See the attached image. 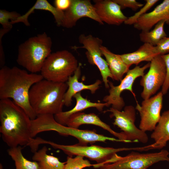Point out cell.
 <instances>
[{"instance_id": "cell-28", "label": "cell", "mask_w": 169, "mask_h": 169, "mask_svg": "<svg viewBox=\"0 0 169 169\" xmlns=\"http://www.w3.org/2000/svg\"><path fill=\"white\" fill-rule=\"evenodd\" d=\"M21 15L15 11L9 12L4 9L0 10V23L4 29L10 30L13 24L9 21H14Z\"/></svg>"}, {"instance_id": "cell-25", "label": "cell", "mask_w": 169, "mask_h": 169, "mask_svg": "<svg viewBox=\"0 0 169 169\" xmlns=\"http://www.w3.org/2000/svg\"><path fill=\"white\" fill-rule=\"evenodd\" d=\"M165 23L164 21H161L156 23L151 30L141 31L139 34L140 41L144 43L156 46L161 39L167 36L164 28Z\"/></svg>"}, {"instance_id": "cell-10", "label": "cell", "mask_w": 169, "mask_h": 169, "mask_svg": "<svg viewBox=\"0 0 169 169\" xmlns=\"http://www.w3.org/2000/svg\"><path fill=\"white\" fill-rule=\"evenodd\" d=\"M78 39L83 46H72V49H76L84 48L87 50L85 54L88 62L97 66L100 73L105 87L109 88L110 86L108 78H110L113 79V76L107 62L102 57L100 48L103 43L102 40L91 34L86 35L84 34L79 36Z\"/></svg>"}, {"instance_id": "cell-2", "label": "cell", "mask_w": 169, "mask_h": 169, "mask_svg": "<svg viewBox=\"0 0 169 169\" xmlns=\"http://www.w3.org/2000/svg\"><path fill=\"white\" fill-rule=\"evenodd\" d=\"M43 79L41 74H29L16 66H3L0 70V99H12L34 120L37 115L29 102V92L34 84Z\"/></svg>"}, {"instance_id": "cell-20", "label": "cell", "mask_w": 169, "mask_h": 169, "mask_svg": "<svg viewBox=\"0 0 169 169\" xmlns=\"http://www.w3.org/2000/svg\"><path fill=\"white\" fill-rule=\"evenodd\" d=\"M120 55L124 62L130 67L132 65H137L144 61L150 62L156 56L159 55L155 46L144 43L134 52Z\"/></svg>"}, {"instance_id": "cell-15", "label": "cell", "mask_w": 169, "mask_h": 169, "mask_svg": "<svg viewBox=\"0 0 169 169\" xmlns=\"http://www.w3.org/2000/svg\"><path fill=\"white\" fill-rule=\"evenodd\" d=\"M94 6L96 13L102 22L109 25H120L127 18L120 6L113 0H95Z\"/></svg>"}, {"instance_id": "cell-24", "label": "cell", "mask_w": 169, "mask_h": 169, "mask_svg": "<svg viewBox=\"0 0 169 169\" xmlns=\"http://www.w3.org/2000/svg\"><path fill=\"white\" fill-rule=\"evenodd\" d=\"M48 150L44 146L34 153L32 158L38 163V169H64L66 162H61L57 157L48 154Z\"/></svg>"}, {"instance_id": "cell-21", "label": "cell", "mask_w": 169, "mask_h": 169, "mask_svg": "<svg viewBox=\"0 0 169 169\" xmlns=\"http://www.w3.org/2000/svg\"><path fill=\"white\" fill-rule=\"evenodd\" d=\"M35 10L49 12L53 15L57 25L59 26H61L64 18V12L59 10L51 4L47 0H37L34 5L25 13L21 15L15 21H11V23L13 24L21 22L26 26H29L28 17L31 13H33Z\"/></svg>"}, {"instance_id": "cell-4", "label": "cell", "mask_w": 169, "mask_h": 169, "mask_svg": "<svg viewBox=\"0 0 169 169\" xmlns=\"http://www.w3.org/2000/svg\"><path fill=\"white\" fill-rule=\"evenodd\" d=\"M49 131H56L61 135L73 136L78 140L79 144L83 145L92 144L96 142H105L107 141L121 142L117 138L98 134L94 130H80L61 125L56 121L53 115H40L37 116L35 119L31 120L32 138H34L40 132Z\"/></svg>"}, {"instance_id": "cell-33", "label": "cell", "mask_w": 169, "mask_h": 169, "mask_svg": "<svg viewBox=\"0 0 169 169\" xmlns=\"http://www.w3.org/2000/svg\"><path fill=\"white\" fill-rule=\"evenodd\" d=\"M71 0H55L54 1L55 7L59 10H67L70 7Z\"/></svg>"}, {"instance_id": "cell-12", "label": "cell", "mask_w": 169, "mask_h": 169, "mask_svg": "<svg viewBox=\"0 0 169 169\" xmlns=\"http://www.w3.org/2000/svg\"><path fill=\"white\" fill-rule=\"evenodd\" d=\"M148 72L142 77L140 84L143 87L142 98L146 100L156 94L163 85L166 76V69L161 55H157L150 62Z\"/></svg>"}, {"instance_id": "cell-11", "label": "cell", "mask_w": 169, "mask_h": 169, "mask_svg": "<svg viewBox=\"0 0 169 169\" xmlns=\"http://www.w3.org/2000/svg\"><path fill=\"white\" fill-rule=\"evenodd\" d=\"M150 66V62H148L142 67L136 66L129 69L118 85L115 86L111 82H109V95L105 96L103 99V101L107 103L108 107L111 105L112 107L121 111L125 105L124 100L120 95L124 90L130 91L135 97L132 88L133 83L137 78L144 76L145 70L149 68Z\"/></svg>"}, {"instance_id": "cell-27", "label": "cell", "mask_w": 169, "mask_h": 169, "mask_svg": "<svg viewBox=\"0 0 169 169\" xmlns=\"http://www.w3.org/2000/svg\"><path fill=\"white\" fill-rule=\"evenodd\" d=\"M94 165L91 164L88 160L84 159V157L80 156H76L74 158L68 156L64 169H83L93 166Z\"/></svg>"}, {"instance_id": "cell-23", "label": "cell", "mask_w": 169, "mask_h": 169, "mask_svg": "<svg viewBox=\"0 0 169 169\" xmlns=\"http://www.w3.org/2000/svg\"><path fill=\"white\" fill-rule=\"evenodd\" d=\"M155 149L165 147L169 141V110L164 111L151 136Z\"/></svg>"}, {"instance_id": "cell-5", "label": "cell", "mask_w": 169, "mask_h": 169, "mask_svg": "<svg viewBox=\"0 0 169 169\" xmlns=\"http://www.w3.org/2000/svg\"><path fill=\"white\" fill-rule=\"evenodd\" d=\"M52 44L45 33L29 38L18 46L17 62L31 73L40 72L51 54Z\"/></svg>"}, {"instance_id": "cell-17", "label": "cell", "mask_w": 169, "mask_h": 169, "mask_svg": "<svg viewBox=\"0 0 169 169\" xmlns=\"http://www.w3.org/2000/svg\"><path fill=\"white\" fill-rule=\"evenodd\" d=\"M169 25V0H164L151 11L141 16L133 25L141 31H148L161 21Z\"/></svg>"}, {"instance_id": "cell-8", "label": "cell", "mask_w": 169, "mask_h": 169, "mask_svg": "<svg viewBox=\"0 0 169 169\" xmlns=\"http://www.w3.org/2000/svg\"><path fill=\"white\" fill-rule=\"evenodd\" d=\"M169 153L166 150L159 152L140 153L132 151L124 156L115 154L100 169H147L160 161H169Z\"/></svg>"}, {"instance_id": "cell-14", "label": "cell", "mask_w": 169, "mask_h": 169, "mask_svg": "<svg viewBox=\"0 0 169 169\" xmlns=\"http://www.w3.org/2000/svg\"><path fill=\"white\" fill-rule=\"evenodd\" d=\"M64 19L61 26L71 28L77 21L83 17H88L103 24L96 13L95 8L89 0H71L69 8L64 12Z\"/></svg>"}, {"instance_id": "cell-18", "label": "cell", "mask_w": 169, "mask_h": 169, "mask_svg": "<svg viewBox=\"0 0 169 169\" xmlns=\"http://www.w3.org/2000/svg\"><path fill=\"white\" fill-rule=\"evenodd\" d=\"M81 64L80 63L74 74L69 77L66 82L68 88L64 95V105L67 107L72 105V99L75 94L84 90H89L94 94L99 89L102 83L101 81L99 79L89 85L85 84L79 81L81 74Z\"/></svg>"}, {"instance_id": "cell-31", "label": "cell", "mask_w": 169, "mask_h": 169, "mask_svg": "<svg viewBox=\"0 0 169 169\" xmlns=\"http://www.w3.org/2000/svg\"><path fill=\"white\" fill-rule=\"evenodd\" d=\"M165 63L166 69V76L161 91L163 95H166L169 89V53L161 55Z\"/></svg>"}, {"instance_id": "cell-29", "label": "cell", "mask_w": 169, "mask_h": 169, "mask_svg": "<svg viewBox=\"0 0 169 169\" xmlns=\"http://www.w3.org/2000/svg\"><path fill=\"white\" fill-rule=\"evenodd\" d=\"M159 1L158 0H145L146 3L142 8L133 15L128 17L124 23L126 25H133L139 18L146 13V12Z\"/></svg>"}, {"instance_id": "cell-13", "label": "cell", "mask_w": 169, "mask_h": 169, "mask_svg": "<svg viewBox=\"0 0 169 169\" xmlns=\"http://www.w3.org/2000/svg\"><path fill=\"white\" fill-rule=\"evenodd\" d=\"M161 92L149 99L144 100L140 105L137 103L136 109L141 117L139 128L146 132L153 131L158 123L162 106L163 96Z\"/></svg>"}, {"instance_id": "cell-3", "label": "cell", "mask_w": 169, "mask_h": 169, "mask_svg": "<svg viewBox=\"0 0 169 169\" xmlns=\"http://www.w3.org/2000/svg\"><path fill=\"white\" fill-rule=\"evenodd\" d=\"M68 88L66 83L44 79L34 84L30 90L29 99L37 116L44 114L54 115L62 111L64 95Z\"/></svg>"}, {"instance_id": "cell-30", "label": "cell", "mask_w": 169, "mask_h": 169, "mask_svg": "<svg viewBox=\"0 0 169 169\" xmlns=\"http://www.w3.org/2000/svg\"><path fill=\"white\" fill-rule=\"evenodd\" d=\"M120 7L121 9L126 8L131 9L135 11L137 9L142 8L144 4L137 2L136 0H113Z\"/></svg>"}, {"instance_id": "cell-6", "label": "cell", "mask_w": 169, "mask_h": 169, "mask_svg": "<svg viewBox=\"0 0 169 169\" xmlns=\"http://www.w3.org/2000/svg\"><path fill=\"white\" fill-rule=\"evenodd\" d=\"M37 142L39 145L41 144L49 145L54 149L61 150L68 156H80L95 161L97 163L93 166L95 168H99L100 166L104 164L115 154L118 152L132 150L142 151L143 150L142 147L114 148L94 145L88 146L78 143L73 145H61L39 137L37 139Z\"/></svg>"}, {"instance_id": "cell-34", "label": "cell", "mask_w": 169, "mask_h": 169, "mask_svg": "<svg viewBox=\"0 0 169 169\" xmlns=\"http://www.w3.org/2000/svg\"><path fill=\"white\" fill-rule=\"evenodd\" d=\"M0 169H3V166L1 163H0Z\"/></svg>"}, {"instance_id": "cell-9", "label": "cell", "mask_w": 169, "mask_h": 169, "mask_svg": "<svg viewBox=\"0 0 169 169\" xmlns=\"http://www.w3.org/2000/svg\"><path fill=\"white\" fill-rule=\"evenodd\" d=\"M107 112L111 113L110 117L114 118L113 124L120 129L128 140L131 142H140L143 143L148 142V137L146 132L138 128L135 124L136 111L133 106H125L122 111L111 107L105 111Z\"/></svg>"}, {"instance_id": "cell-7", "label": "cell", "mask_w": 169, "mask_h": 169, "mask_svg": "<svg viewBox=\"0 0 169 169\" xmlns=\"http://www.w3.org/2000/svg\"><path fill=\"white\" fill-rule=\"evenodd\" d=\"M79 64L74 56L67 50L51 53L46 59L41 70L44 79L66 83L77 68Z\"/></svg>"}, {"instance_id": "cell-26", "label": "cell", "mask_w": 169, "mask_h": 169, "mask_svg": "<svg viewBox=\"0 0 169 169\" xmlns=\"http://www.w3.org/2000/svg\"><path fill=\"white\" fill-rule=\"evenodd\" d=\"M20 146L10 148L8 150V155L14 161L15 169H38V163L27 159L22 152Z\"/></svg>"}, {"instance_id": "cell-16", "label": "cell", "mask_w": 169, "mask_h": 169, "mask_svg": "<svg viewBox=\"0 0 169 169\" xmlns=\"http://www.w3.org/2000/svg\"><path fill=\"white\" fill-rule=\"evenodd\" d=\"M84 124L92 125L98 126L107 131L118 139L124 143H130L123 132H118L112 129L110 126L102 121L100 118L94 113L86 114L82 112L71 115L67 120L66 125L70 127L78 128Z\"/></svg>"}, {"instance_id": "cell-22", "label": "cell", "mask_w": 169, "mask_h": 169, "mask_svg": "<svg viewBox=\"0 0 169 169\" xmlns=\"http://www.w3.org/2000/svg\"><path fill=\"white\" fill-rule=\"evenodd\" d=\"M100 49L108 65L113 76V79L121 81L124 74L127 73L130 67L124 62L120 54L113 53L107 48L102 45Z\"/></svg>"}, {"instance_id": "cell-19", "label": "cell", "mask_w": 169, "mask_h": 169, "mask_svg": "<svg viewBox=\"0 0 169 169\" xmlns=\"http://www.w3.org/2000/svg\"><path fill=\"white\" fill-rule=\"evenodd\" d=\"M76 101L75 106L71 109L65 111H61L54 115L56 121L59 124L66 125V122L69 117L73 114L82 112L87 108L93 107L101 111L104 107H108L107 103L93 102L84 98L81 92L75 94L74 97Z\"/></svg>"}, {"instance_id": "cell-32", "label": "cell", "mask_w": 169, "mask_h": 169, "mask_svg": "<svg viewBox=\"0 0 169 169\" xmlns=\"http://www.w3.org/2000/svg\"><path fill=\"white\" fill-rule=\"evenodd\" d=\"M155 46L159 55H162L169 53V37L163 38Z\"/></svg>"}, {"instance_id": "cell-1", "label": "cell", "mask_w": 169, "mask_h": 169, "mask_svg": "<svg viewBox=\"0 0 169 169\" xmlns=\"http://www.w3.org/2000/svg\"><path fill=\"white\" fill-rule=\"evenodd\" d=\"M0 122L2 138L10 148L30 146L33 139L31 120L22 108L10 99H0Z\"/></svg>"}]
</instances>
